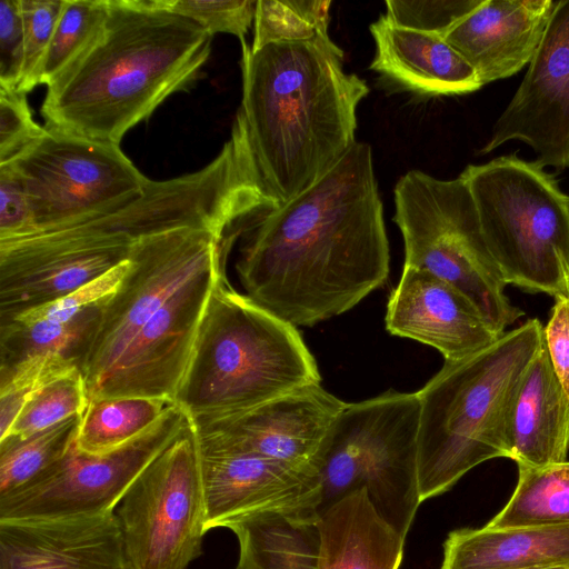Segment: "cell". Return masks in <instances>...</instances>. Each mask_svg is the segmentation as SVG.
I'll list each match as a JSON object with an SVG mask.
<instances>
[{
	"label": "cell",
	"instance_id": "obj_1",
	"mask_svg": "<svg viewBox=\"0 0 569 569\" xmlns=\"http://www.w3.org/2000/svg\"><path fill=\"white\" fill-rule=\"evenodd\" d=\"M234 270L244 295L295 327L345 313L389 276L372 151L356 141L317 183L241 222Z\"/></svg>",
	"mask_w": 569,
	"mask_h": 569
},
{
	"label": "cell",
	"instance_id": "obj_2",
	"mask_svg": "<svg viewBox=\"0 0 569 569\" xmlns=\"http://www.w3.org/2000/svg\"><path fill=\"white\" fill-rule=\"evenodd\" d=\"M242 46L239 127L254 183L270 210L325 177L356 142L367 83L343 67L329 33Z\"/></svg>",
	"mask_w": 569,
	"mask_h": 569
},
{
	"label": "cell",
	"instance_id": "obj_3",
	"mask_svg": "<svg viewBox=\"0 0 569 569\" xmlns=\"http://www.w3.org/2000/svg\"><path fill=\"white\" fill-rule=\"evenodd\" d=\"M213 36L156 0H109L94 42L51 84L48 127L117 143L172 93L193 82Z\"/></svg>",
	"mask_w": 569,
	"mask_h": 569
},
{
	"label": "cell",
	"instance_id": "obj_4",
	"mask_svg": "<svg viewBox=\"0 0 569 569\" xmlns=\"http://www.w3.org/2000/svg\"><path fill=\"white\" fill-rule=\"evenodd\" d=\"M533 318L488 347L442 368L417 391V478L421 502L448 491L493 458H509L507 421L518 385L543 347Z\"/></svg>",
	"mask_w": 569,
	"mask_h": 569
},
{
	"label": "cell",
	"instance_id": "obj_5",
	"mask_svg": "<svg viewBox=\"0 0 569 569\" xmlns=\"http://www.w3.org/2000/svg\"><path fill=\"white\" fill-rule=\"evenodd\" d=\"M319 382L297 327L233 289L221 268L174 403L191 421L218 418Z\"/></svg>",
	"mask_w": 569,
	"mask_h": 569
},
{
	"label": "cell",
	"instance_id": "obj_6",
	"mask_svg": "<svg viewBox=\"0 0 569 569\" xmlns=\"http://www.w3.org/2000/svg\"><path fill=\"white\" fill-rule=\"evenodd\" d=\"M460 176L506 283L567 296L569 194L557 180L516 154L469 164Z\"/></svg>",
	"mask_w": 569,
	"mask_h": 569
},
{
	"label": "cell",
	"instance_id": "obj_7",
	"mask_svg": "<svg viewBox=\"0 0 569 569\" xmlns=\"http://www.w3.org/2000/svg\"><path fill=\"white\" fill-rule=\"evenodd\" d=\"M419 421L417 392L389 390L346 403L317 458L322 486L319 513L363 486L377 511L406 538L421 503Z\"/></svg>",
	"mask_w": 569,
	"mask_h": 569
},
{
	"label": "cell",
	"instance_id": "obj_8",
	"mask_svg": "<svg viewBox=\"0 0 569 569\" xmlns=\"http://www.w3.org/2000/svg\"><path fill=\"white\" fill-rule=\"evenodd\" d=\"M395 214L403 266L427 270L460 290L500 335L523 311L505 293L506 281L485 240L466 180L410 170L396 183Z\"/></svg>",
	"mask_w": 569,
	"mask_h": 569
},
{
	"label": "cell",
	"instance_id": "obj_9",
	"mask_svg": "<svg viewBox=\"0 0 569 569\" xmlns=\"http://www.w3.org/2000/svg\"><path fill=\"white\" fill-rule=\"evenodd\" d=\"M7 164L27 194L31 234L111 210L140 196L150 180L119 144L48 126L31 147Z\"/></svg>",
	"mask_w": 569,
	"mask_h": 569
},
{
	"label": "cell",
	"instance_id": "obj_10",
	"mask_svg": "<svg viewBox=\"0 0 569 569\" xmlns=\"http://www.w3.org/2000/svg\"><path fill=\"white\" fill-rule=\"evenodd\" d=\"M221 236L204 228H179L133 242L127 274L101 301L79 369L89 401L117 369L151 317L200 270L219 257Z\"/></svg>",
	"mask_w": 569,
	"mask_h": 569
},
{
	"label": "cell",
	"instance_id": "obj_11",
	"mask_svg": "<svg viewBox=\"0 0 569 569\" xmlns=\"http://www.w3.org/2000/svg\"><path fill=\"white\" fill-rule=\"evenodd\" d=\"M131 569H187L208 532L192 422L138 476L116 508Z\"/></svg>",
	"mask_w": 569,
	"mask_h": 569
},
{
	"label": "cell",
	"instance_id": "obj_12",
	"mask_svg": "<svg viewBox=\"0 0 569 569\" xmlns=\"http://www.w3.org/2000/svg\"><path fill=\"white\" fill-rule=\"evenodd\" d=\"M176 403L132 441L102 455L67 452L16 491L0 497V521L60 520L114 512L146 467L189 425Z\"/></svg>",
	"mask_w": 569,
	"mask_h": 569
},
{
	"label": "cell",
	"instance_id": "obj_13",
	"mask_svg": "<svg viewBox=\"0 0 569 569\" xmlns=\"http://www.w3.org/2000/svg\"><path fill=\"white\" fill-rule=\"evenodd\" d=\"M133 242L86 222L0 241V323L108 272L128 260Z\"/></svg>",
	"mask_w": 569,
	"mask_h": 569
},
{
	"label": "cell",
	"instance_id": "obj_14",
	"mask_svg": "<svg viewBox=\"0 0 569 569\" xmlns=\"http://www.w3.org/2000/svg\"><path fill=\"white\" fill-rule=\"evenodd\" d=\"M518 140L536 162L569 169V0H560L528 70L481 149L489 153Z\"/></svg>",
	"mask_w": 569,
	"mask_h": 569
},
{
	"label": "cell",
	"instance_id": "obj_15",
	"mask_svg": "<svg viewBox=\"0 0 569 569\" xmlns=\"http://www.w3.org/2000/svg\"><path fill=\"white\" fill-rule=\"evenodd\" d=\"M345 405L319 382L238 413L191 422L199 440L319 475L318 453Z\"/></svg>",
	"mask_w": 569,
	"mask_h": 569
},
{
	"label": "cell",
	"instance_id": "obj_16",
	"mask_svg": "<svg viewBox=\"0 0 569 569\" xmlns=\"http://www.w3.org/2000/svg\"><path fill=\"white\" fill-rule=\"evenodd\" d=\"M197 440L207 531L266 511L301 519L319 517L320 475Z\"/></svg>",
	"mask_w": 569,
	"mask_h": 569
},
{
	"label": "cell",
	"instance_id": "obj_17",
	"mask_svg": "<svg viewBox=\"0 0 569 569\" xmlns=\"http://www.w3.org/2000/svg\"><path fill=\"white\" fill-rule=\"evenodd\" d=\"M220 269L219 254L166 301L138 332L94 399L147 397L174 402Z\"/></svg>",
	"mask_w": 569,
	"mask_h": 569
},
{
	"label": "cell",
	"instance_id": "obj_18",
	"mask_svg": "<svg viewBox=\"0 0 569 569\" xmlns=\"http://www.w3.org/2000/svg\"><path fill=\"white\" fill-rule=\"evenodd\" d=\"M385 321L391 335L430 346L445 361L468 357L501 336L456 287L407 266L390 295Z\"/></svg>",
	"mask_w": 569,
	"mask_h": 569
},
{
	"label": "cell",
	"instance_id": "obj_19",
	"mask_svg": "<svg viewBox=\"0 0 569 569\" xmlns=\"http://www.w3.org/2000/svg\"><path fill=\"white\" fill-rule=\"evenodd\" d=\"M0 569H131L116 512L0 521Z\"/></svg>",
	"mask_w": 569,
	"mask_h": 569
},
{
	"label": "cell",
	"instance_id": "obj_20",
	"mask_svg": "<svg viewBox=\"0 0 569 569\" xmlns=\"http://www.w3.org/2000/svg\"><path fill=\"white\" fill-rule=\"evenodd\" d=\"M558 4L555 0H483L445 36L482 87L529 64Z\"/></svg>",
	"mask_w": 569,
	"mask_h": 569
},
{
	"label": "cell",
	"instance_id": "obj_21",
	"mask_svg": "<svg viewBox=\"0 0 569 569\" xmlns=\"http://www.w3.org/2000/svg\"><path fill=\"white\" fill-rule=\"evenodd\" d=\"M369 29L376 44L370 69L405 89L451 96L482 87L473 68L442 36L399 27L385 14Z\"/></svg>",
	"mask_w": 569,
	"mask_h": 569
},
{
	"label": "cell",
	"instance_id": "obj_22",
	"mask_svg": "<svg viewBox=\"0 0 569 569\" xmlns=\"http://www.w3.org/2000/svg\"><path fill=\"white\" fill-rule=\"evenodd\" d=\"M509 459L523 467L567 461L569 398L558 380L546 345L525 371L507 421Z\"/></svg>",
	"mask_w": 569,
	"mask_h": 569
},
{
	"label": "cell",
	"instance_id": "obj_23",
	"mask_svg": "<svg viewBox=\"0 0 569 569\" xmlns=\"http://www.w3.org/2000/svg\"><path fill=\"white\" fill-rule=\"evenodd\" d=\"M319 569H398L405 539L360 487L319 513Z\"/></svg>",
	"mask_w": 569,
	"mask_h": 569
},
{
	"label": "cell",
	"instance_id": "obj_24",
	"mask_svg": "<svg viewBox=\"0 0 569 569\" xmlns=\"http://www.w3.org/2000/svg\"><path fill=\"white\" fill-rule=\"evenodd\" d=\"M569 568V525L458 529L443 543L440 569Z\"/></svg>",
	"mask_w": 569,
	"mask_h": 569
},
{
	"label": "cell",
	"instance_id": "obj_25",
	"mask_svg": "<svg viewBox=\"0 0 569 569\" xmlns=\"http://www.w3.org/2000/svg\"><path fill=\"white\" fill-rule=\"evenodd\" d=\"M318 519L266 511L226 523L239 542L236 569H319Z\"/></svg>",
	"mask_w": 569,
	"mask_h": 569
},
{
	"label": "cell",
	"instance_id": "obj_26",
	"mask_svg": "<svg viewBox=\"0 0 569 569\" xmlns=\"http://www.w3.org/2000/svg\"><path fill=\"white\" fill-rule=\"evenodd\" d=\"M517 486L506 506L486 525L513 529L569 525V461L518 466Z\"/></svg>",
	"mask_w": 569,
	"mask_h": 569
},
{
	"label": "cell",
	"instance_id": "obj_27",
	"mask_svg": "<svg viewBox=\"0 0 569 569\" xmlns=\"http://www.w3.org/2000/svg\"><path fill=\"white\" fill-rule=\"evenodd\" d=\"M173 403L147 397L90 400L81 417L76 445L90 455L112 451L149 430Z\"/></svg>",
	"mask_w": 569,
	"mask_h": 569
},
{
	"label": "cell",
	"instance_id": "obj_28",
	"mask_svg": "<svg viewBox=\"0 0 569 569\" xmlns=\"http://www.w3.org/2000/svg\"><path fill=\"white\" fill-rule=\"evenodd\" d=\"M100 303L89 307L68 322L39 320L0 323V370L37 356L63 355L78 363L92 335Z\"/></svg>",
	"mask_w": 569,
	"mask_h": 569
},
{
	"label": "cell",
	"instance_id": "obj_29",
	"mask_svg": "<svg viewBox=\"0 0 569 569\" xmlns=\"http://www.w3.org/2000/svg\"><path fill=\"white\" fill-rule=\"evenodd\" d=\"M82 415H76L28 438L0 440V497L34 478L74 442Z\"/></svg>",
	"mask_w": 569,
	"mask_h": 569
},
{
	"label": "cell",
	"instance_id": "obj_30",
	"mask_svg": "<svg viewBox=\"0 0 569 569\" xmlns=\"http://www.w3.org/2000/svg\"><path fill=\"white\" fill-rule=\"evenodd\" d=\"M109 0H66L39 72V84H51L98 38Z\"/></svg>",
	"mask_w": 569,
	"mask_h": 569
},
{
	"label": "cell",
	"instance_id": "obj_31",
	"mask_svg": "<svg viewBox=\"0 0 569 569\" xmlns=\"http://www.w3.org/2000/svg\"><path fill=\"white\" fill-rule=\"evenodd\" d=\"M328 0H258L253 21L256 50L270 42L305 41L328 34Z\"/></svg>",
	"mask_w": 569,
	"mask_h": 569
},
{
	"label": "cell",
	"instance_id": "obj_32",
	"mask_svg": "<svg viewBox=\"0 0 569 569\" xmlns=\"http://www.w3.org/2000/svg\"><path fill=\"white\" fill-rule=\"evenodd\" d=\"M88 403L84 378L80 369L76 368L40 389L23 407L8 436L28 438L76 415H82Z\"/></svg>",
	"mask_w": 569,
	"mask_h": 569
},
{
	"label": "cell",
	"instance_id": "obj_33",
	"mask_svg": "<svg viewBox=\"0 0 569 569\" xmlns=\"http://www.w3.org/2000/svg\"><path fill=\"white\" fill-rule=\"evenodd\" d=\"M76 368L74 360L49 353L0 370V440L9 435L23 407L40 389Z\"/></svg>",
	"mask_w": 569,
	"mask_h": 569
},
{
	"label": "cell",
	"instance_id": "obj_34",
	"mask_svg": "<svg viewBox=\"0 0 569 569\" xmlns=\"http://www.w3.org/2000/svg\"><path fill=\"white\" fill-rule=\"evenodd\" d=\"M157 4L197 22L211 36L223 32L239 38L241 44L254 21L257 1L252 0H156Z\"/></svg>",
	"mask_w": 569,
	"mask_h": 569
},
{
	"label": "cell",
	"instance_id": "obj_35",
	"mask_svg": "<svg viewBox=\"0 0 569 569\" xmlns=\"http://www.w3.org/2000/svg\"><path fill=\"white\" fill-rule=\"evenodd\" d=\"M66 0H21L24 66L18 90L28 93L39 84V72Z\"/></svg>",
	"mask_w": 569,
	"mask_h": 569
},
{
	"label": "cell",
	"instance_id": "obj_36",
	"mask_svg": "<svg viewBox=\"0 0 569 569\" xmlns=\"http://www.w3.org/2000/svg\"><path fill=\"white\" fill-rule=\"evenodd\" d=\"M483 0H387L386 18L399 27L445 36Z\"/></svg>",
	"mask_w": 569,
	"mask_h": 569
},
{
	"label": "cell",
	"instance_id": "obj_37",
	"mask_svg": "<svg viewBox=\"0 0 569 569\" xmlns=\"http://www.w3.org/2000/svg\"><path fill=\"white\" fill-rule=\"evenodd\" d=\"M129 266L130 261L128 258V260L119 263L108 272L81 286L67 296L47 305L24 311L12 320L21 322H34L39 320H50L56 322L71 321L89 307H92L111 296L127 274Z\"/></svg>",
	"mask_w": 569,
	"mask_h": 569
},
{
	"label": "cell",
	"instance_id": "obj_38",
	"mask_svg": "<svg viewBox=\"0 0 569 569\" xmlns=\"http://www.w3.org/2000/svg\"><path fill=\"white\" fill-rule=\"evenodd\" d=\"M24 92L0 87V166L13 161L42 134Z\"/></svg>",
	"mask_w": 569,
	"mask_h": 569
},
{
	"label": "cell",
	"instance_id": "obj_39",
	"mask_svg": "<svg viewBox=\"0 0 569 569\" xmlns=\"http://www.w3.org/2000/svg\"><path fill=\"white\" fill-rule=\"evenodd\" d=\"M24 66L21 0L0 1V87L18 89Z\"/></svg>",
	"mask_w": 569,
	"mask_h": 569
},
{
	"label": "cell",
	"instance_id": "obj_40",
	"mask_svg": "<svg viewBox=\"0 0 569 569\" xmlns=\"http://www.w3.org/2000/svg\"><path fill=\"white\" fill-rule=\"evenodd\" d=\"M32 233L29 201L10 164L0 166V241Z\"/></svg>",
	"mask_w": 569,
	"mask_h": 569
},
{
	"label": "cell",
	"instance_id": "obj_41",
	"mask_svg": "<svg viewBox=\"0 0 569 569\" xmlns=\"http://www.w3.org/2000/svg\"><path fill=\"white\" fill-rule=\"evenodd\" d=\"M543 339L553 371L569 398V298L558 296L543 327Z\"/></svg>",
	"mask_w": 569,
	"mask_h": 569
},
{
	"label": "cell",
	"instance_id": "obj_42",
	"mask_svg": "<svg viewBox=\"0 0 569 569\" xmlns=\"http://www.w3.org/2000/svg\"><path fill=\"white\" fill-rule=\"evenodd\" d=\"M566 287H567V296L569 298V267L566 269Z\"/></svg>",
	"mask_w": 569,
	"mask_h": 569
},
{
	"label": "cell",
	"instance_id": "obj_43",
	"mask_svg": "<svg viewBox=\"0 0 569 569\" xmlns=\"http://www.w3.org/2000/svg\"><path fill=\"white\" fill-rule=\"evenodd\" d=\"M543 569H569L568 567H552V568H543Z\"/></svg>",
	"mask_w": 569,
	"mask_h": 569
}]
</instances>
